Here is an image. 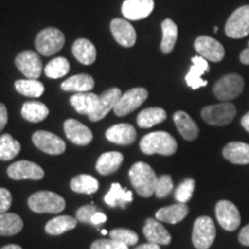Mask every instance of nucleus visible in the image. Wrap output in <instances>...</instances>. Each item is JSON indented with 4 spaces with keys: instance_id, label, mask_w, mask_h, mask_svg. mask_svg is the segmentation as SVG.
I'll return each instance as SVG.
<instances>
[{
    "instance_id": "4",
    "label": "nucleus",
    "mask_w": 249,
    "mask_h": 249,
    "mask_svg": "<svg viewBox=\"0 0 249 249\" xmlns=\"http://www.w3.org/2000/svg\"><path fill=\"white\" fill-rule=\"evenodd\" d=\"M35 45L40 54L49 57L55 54L64 48L65 36L57 28H46L37 35Z\"/></svg>"
},
{
    "instance_id": "49",
    "label": "nucleus",
    "mask_w": 249,
    "mask_h": 249,
    "mask_svg": "<svg viewBox=\"0 0 249 249\" xmlns=\"http://www.w3.org/2000/svg\"><path fill=\"white\" fill-rule=\"evenodd\" d=\"M135 249H160V245L148 242V244H143V245L138 246V247H135Z\"/></svg>"
},
{
    "instance_id": "33",
    "label": "nucleus",
    "mask_w": 249,
    "mask_h": 249,
    "mask_svg": "<svg viewBox=\"0 0 249 249\" xmlns=\"http://www.w3.org/2000/svg\"><path fill=\"white\" fill-rule=\"evenodd\" d=\"M76 225V218L71 216H58L46 223L45 232L51 235H60L62 233L75 229Z\"/></svg>"
},
{
    "instance_id": "35",
    "label": "nucleus",
    "mask_w": 249,
    "mask_h": 249,
    "mask_svg": "<svg viewBox=\"0 0 249 249\" xmlns=\"http://www.w3.org/2000/svg\"><path fill=\"white\" fill-rule=\"evenodd\" d=\"M21 114L30 123H39L49 116V108L40 102H27L23 104Z\"/></svg>"
},
{
    "instance_id": "24",
    "label": "nucleus",
    "mask_w": 249,
    "mask_h": 249,
    "mask_svg": "<svg viewBox=\"0 0 249 249\" xmlns=\"http://www.w3.org/2000/svg\"><path fill=\"white\" fill-rule=\"evenodd\" d=\"M98 98V96L92 92H77L71 96L70 102L77 113L89 116L97 107Z\"/></svg>"
},
{
    "instance_id": "25",
    "label": "nucleus",
    "mask_w": 249,
    "mask_h": 249,
    "mask_svg": "<svg viewBox=\"0 0 249 249\" xmlns=\"http://www.w3.org/2000/svg\"><path fill=\"white\" fill-rule=\"evenodd\" d=\"M124 161V156L121 152L110 151L101 155L96 164V170L102 176H110L120 169Z\"/></svg>"
},
{
    "instance_id": "23",
    "label": "nucleus",
    "mask_w": 249,
    "mask_h": 249,
    "mask_svg": "<svg viewBox=\"0 0 249 249\" xmlns=\"http://www.w3.org/2000/svg\"><path fill=\"white\" fill-rule=\"evenodd\" d=\"M225 160L233 164H249V144L244 142H230L223 149Z\"/></svg>"
},
{
    "instance_id": "8",
    "label": "nucleus",
    "mask_w": 249,
    "mask_h": 249,
    "mask_svg": "<svg viewBox=\"0 0 249 249\" xmlns=\"http://www.w3.org/2000/svg\"><path fill=\"white\" fill-rule=\"evenodd\" d=\"M148 91L144 88H134L130 89L121 95V97L116 107L113 108V112L118 117H124L127 114L132 113L134 110L141 107V105L147 101Z\"/></svg>"
},
{
    "instance_id": "14",
    "label": "nucleus",
    "mask_w": 249,
    "mask_h": 249,
    "mask_svg": "<svg viewBox=\"0 0 249 249\" xmlns=\"http://www.w3.org/2000/svg\"><path fill=\"white\" fill-rule=\"evenodd\" d=\"M15 65L27 79L37 80L43 71L42 60L34 51L21 52L15 59Z\"/></svg>"
},
{
    "instance_id": "52",
    "label": "nucleus",
    "mask_w": 249,
    "mask_h": 249,
    "mask_svg": "<svg viewBox=\"0 0 249 249\" xmlns=\"http://www.w3.org/2000/svg\"><path fill=\"white\" fill-rule=\"evenodd\" d=\"M107 230H102V234H107Z\"/></svg>"
},
{
    "instance_id": "6",
    "label": "nucleus",
    "mask_w": 249,
    "mask_h": 249,
    "mask_svg": "<svg viewBox=\"0 0 249 249\" xmlns=\"http://www.w3.org/2000/svg\"><path fill=\"white\" fill-rule=\"evenodd\" d=\"M245 88V80L238 74H227L218 80L213 86V95L219 101H231L241 95Z\"/></svg>"
},
{
    "instance_id": "16",
    "label": "nucleus",
    "mask_w": 249,
    "mask_h": 249,
    "mask_svg": "<svg viewBox=\"0 0 249 249\" xmlns=\"http://www.w3.org/2000/svg\"><path fill=\"white\" fill-rule=\"evenodd\" d=\"M154 0H124L121 12L128 20L138 21L148 18L154 11Z\"/></svg>"
},
{
    "instance_id": "26",
    "label": "nucleus",
    "mask_w": 249,
    "mask_h": 249,
    "mask_svg": "<svg viewBox=\"0 0 249 249\" xmlns=\"http://www.w3.org/2000/svg\"><path fill=\"white\" fill-rule=\"evenodd\" d=\"M105 203L111 208L119 207L121 209L126 208V203L133 201V193L128 189H124L120 183L114 182L111 185L110 191L104 197Z\"/></svg>"
},
{
    "instance_id": "10",
    "label": "nucleus",
    "mask_w": 249,
    "mask_h": 249,
    "mask_svg": "<svg viewBox=\"0 0 249 249\" xmlns=\"http://www.w3.org/2000/svg\"><path fill=\"white\" fill-rule=\"evenodd\" d=\"M216 217L219 225L226 231H235L241 223L238 208L230 201H219L216 204Z\"/></svg>"
},
{
    "instance_id": "9",
    "label": "nucleus",
    "mask_w": 249,
    "mask_h": 249,
    "mask_svg": "<svg viewBox=\"0 0 249 249\" xmlns=\"http://www.w3.org/2000/svg\"><path fill=\"white\" fill-rule=\"evenodd\" d=\"M225 33L231 38H244L249 35V5L233 12L226 22Z\"/></svg>"
},
{
    "instance_id": "46",
    "label": "nucleus",
    "mask_w": 249,
    "mask_h": 249,
    "mask_svg": "<svg viewBox=\"0 0 249 249\" xmlns=\"http://www.w3.org/2000/svg\"><path fill=\"white\" fill-rule=\"evenodd\" d=\"M238 239H239V242H240L241 245L249 247V224L248 225H246L244 229L241 230L240 233H239Z\"/></svg>"
},
{
    "instance_id": "38",
    "label": "nucleus",
    "mask_w": 249,
    "mask_h": 249,
    "mask_svg": "<svg viewBox=\"0 0 249 249\" xmlns=\"http://www.w3.org/2000/svg\"><path fill=\"white\" fill-rule=\"evenodd\" d=\"M44 71L50 79H60L70 71V62L66 58H54L46 65Z\"/></svg>"
},
{
    "instance_id": "15",
    "label": "nucleus",
    "mask_w": 249,
    "mask_h": 249,
    "mask_svg": "<svg viewBox=\"0 0 249 249\" xmlns=\"http://www.w3.org/2000/svg\"><path fill=\"white\" fill-rule=\"evenodd\" d=\"M121 90L119 88L107 89L99 96L97 107L91 114H89V119L91 121H99L103 118L107 117L108 112L112 111L116 107V104L121 97Z\"/></svg>"
},
{
    "instance_id": "12",
    "label": "nucleus",
    "mask_w": 249,
    "mask_h": 249,
    "mask_svg": "<svg viewBox=\"0 0 249 249\" xmlns=\"http://www.w3.org/2000/svg\"><path fill=\"white\" fill-rule=\"evenodd\" d=\"M194 48L201 57L213 62L222 61L225 57L224 46L209 36H200L195 39Z\"/></svg>"
},
{
    "instance_id": "45",
    "label": "nucleus",
    "mask_w": 249,
    "mask_h": 249,
    "mask_svg": "<svg viewBox=\"0 0 249 249\" xmlns=\"http://www.w3.org/2000/svg\"><path fill=\"white\" fill-rule=\"evenodd\" d=\"M8 121V114H7V108L2 103H0V132L5 128V126L7 124Z\"/></svg>"
},
{
    "instance_id": "11",
    "label": "nucleus",
    "mask_w": 249,
    "mask_h": 249,
    "mask_svg": "<svg viewBox=\"0 0 249 249\" xmlns=\"http://www.w3.org/2000/svg\"><path fill=\"white\" fill-rule=\"evenodd\" d=\"M33 142L39 150L49 155H61L66 150V143L53 133L38 130L34 133Z\"/></svg>"
},
{
    "instance_id": "27",
    "label": "nucleus",
    "mask_w": 249,
    "mask_h": 249,
    "mask_svg": "<svg viewBox=\"0 0 249 249\" xmlns=\"http://www.w3.org/2000/svg\"><path fill=\"white\" fill-rule=\"evenodd\" d=\"M189 213L186 203H177L170 207L161 208L156 213V219L169 224H178L186 218Z\"/></svg>"
},
{
    "instance_id": "18",
    "label": "nucleus",
    "mask_w": 249,
    "mask_h": 249,
    "mask_svg": "<svg viewBox=\"0 0 249 249\" xmlns=\"http://www.w3.org/2000/svg\"><path fill=\"white\" fill-rule=\"evenodd\" d=\"M64 130L67 139L76 145H88L92 141L91 130L75 119L65 121Z\"/></svg>"
},
{
    "instance_id": "17",
    "label": "nucleus",
    "mask_w": 249,
    "mask_h": 249,
    "mask_svg": "<svg viewBox=\"0 0 249 249\" xmlns=\"http://www.w3.org/2000/svg\"><path fill=\"white\" fill-rule=\"evenodd\" d=\"M111 33L114 39L121 46L124 48H132L136 43V31L128 21L124 18H114L110 24Z\"/></svg>"
},
{
    "instance_id": "2",
    "label": "nucleus",
    "mask_w": 249,
    "mask_h": 249,
    "mask_svg": "<svg viewBox=\"0 0 249 249\" xmlns=\"http://www.w3.org/2000/svg\"><path fill=\"white\" fill-rule=\"evenodd\" d=\"M130 182L138 194L142 197H150L155 194L157 177L150 165L143 161H138L129 170Z\"/></svg>"
},
{
    "instance_id": "40",
    "label": "nucleus",
    "mask_w": 249,
    "mask_h": 249,
    "mask_svg": "<svg viewBox=\"0 0 249 249\" xmlns=\"http://www.w3.org/2000/svg\"><path fill=\"white\" fill-rule=\"evenodd\" d=\"M195 189V181L193 179H186L180 183L178 188L176 189L174 197L180 203H187L192 198L193 193Z\"/></svg>"
},
{
    "instance_id": "1",
    "label": "nucleus",
    "mask_w": 249,
    "mask_h": 249,
    "mask_svg": "<svg viewBox=\"0 0 249 249\" xmlns=\"http://www.w3.org/2000/svg\"><path fill=\"white\" fill-rule=\"evenodd\" d=\"M140 149L145 155L172 156L177 152L178 143L172 135L166 132H152L143 136Z\"/></svg>"
},
{
    "instance_id": "3",
    "label": "nucleus",
    "mask_w": 249,
    "mask_h": 249,
    "mask_svg": "<svg viewBox=\"0 0 249 249\" xmlns=\"http://www.w3.org/2000/svg\"><path fill=\"white\" fill-rule=\"evenodd\" d=\"M30 210L36 213H59L66 208L64 197L53 192H37L28 198Z\"/></svg>"
},
{
    "instance_id": "30",
    "label": "nucleus",
    "mask_w": 249,
    "mask_h": 249,
    "mask_svg": "<svg viewBox=\"0 0 249 249\" xmlns=\"http://www.w3.org/2000/svg\"><path fill=\"white\" fill-rule=\"evenodd\" d=\"M161 31H163V38H161L160 50L164 54H169L173 51L177 43L178 27L171 18H166L161 23Z\"/></svg>"
},
{
    "instance_id": "48",
    "label": "nucleus",
    "mask_w": 249,
    "mask_h": 249,
    "mask_svg": "<svg viewBox=\"0 0 249 249\" xmlns=\"http://www.w3.org/2000/svg\"><path fill=\"white\" fill-rule=\"evenodd\" d=\"M240 61L244 65H249V42L248 46L240 53Z\"/></svg>"
},
{
    "instance_id": "31",
    "label": "nucleus",
    "mask_w": 249,
    "mask_h": 249,
    "mask_svg": "<svg viewBox=\"0 0 249 249\" xmlns=\"http://www.w3.org/2000/svg\"><path fill=\"white\" fill-rule=\"evenodd\" d=\"M166 112L161 107H148L141 111L138 116V124L141 128H150L166 120Z\"/></svg>"
},
{
    "instance_id": "7",
    "label": "nucleus",
    "mask_w": 249,
    "mask_h": 249,
    "mask_svg": "<svg viewBox=\"0 0 249 249\" xmlns=\"http://www.w3.org/2000/svg\"><path fill=\"white\" fill-rule=\"evenodd\" d=\"M201 116L205 123L213 126H225L232 123L236 116V107L232 103H220L204 107Z\"/></svg>"
},
{
    "instance_id": "53",
    "label": "nucleus",
    "mask_w": 249,
    "mask_h": 249,
    "mask_svg": "<svg viewBox=\"0 0 249 249\" xmlns=\"http://www.w3.org/2000/svg\"><path fill=\"white\" fill-rule=\"evenodd\" d=\"M213 31H214V33H217V31H218V27H214V28H213Z\"/></svg>"
},
{
    "instance_id": "28",
    "label": "nucleus",
    "mask_w": 249,
    "mask_h": 249,
    "mask_svg": "<svg viewBox=\"0 0 249 249\" xmlns=\"http://www.w3.org/2000/svg\"><path fill=\"white\" fill-rule=\"evenodd\" d=\"M71 51H73L76 60L83 65H92L96 60V55H97L95 45L86 38L76 39L74 42Z\"/></svg>"
},
{
    "instance_id": "19",
    "label": "nucleus",
    "mask_w": 249,
    "mask_h": 249,
    "mask_svg": "<svg viewBox=\"0 0 249 249\" xmlns=\"http://www.w3.org/2000/svg\"><path fill=\"white\" fill-rule=\"evenodd\" d=\"M193 66L191 67L186 75L187 86L191 87L192 89H198L208 85V81L202 79V75L209 71V64L207 59L201 55H196L192 59Z\"/></svg>"
},
{
    "instance_id": "43",
    "label": "nucleus",
    "mask_w": 249,
    "mask_h": 249,
    "mask_svg": "<svg viewBox=\"0 0 249 249\" xmlns=\"http://www.w3.org/2000/svg\"><path fill=\"white\" fill-rule=\"evenodd\" d=\"M97 208L93 204H88L81 207L79 210L76 211V219L77 222L81 223H90L93 214L97 213Z\"/></svg>"
},
{
    "instance_id": "51",
    "label": "nucleus",
    "mask_w": 249,
    "mask_h": 249,
    "mask_svg": "<svg viewBox=\"0 0 249 249\" xmlns=\"http://www.w3.org/2000/svg\"><path fill=\"white\" fill-rule=\"evenodd\" d=\"M0 249H22V248H21L20 246H18V245H7V246H5V247H2Z\"/></svg>"
},
{
    "instance_id": "36",
    "label": "nucleus",
    "mask_w": 249,
    "mask_h": 249,
    "mask_svg": "<svg viewBox=\"0 0 249 249\" xmlns=\"http://www.w3.org/2000/svg\"><path fill=\"white\" fill-rule=\"evenodd\" d=\"M21 144L13 136L4 134L0 136V160H11L20 154Z\"/></svg>"
},
{
    "instance_id": "29",
    "label": "nucleus",
    "mask_w": 249,
    "mask_h": 249,
    "mask_svg": "<svg viewBox=\"0 0 249 249\" xmlns=\"http://www.w3.org/2000/svg\"><path fill=\"white\" fill-rule=\"evenodd\" d=\"M95 87V81L92 76L88 74H79V75L71 76L70 79L61 83V89L64 91L74 92H88Z\"/></svg>"
},
{
    "instance_id": "13",
    "label": "nucleus",
    "mask_w": 249,
    "mask_h": 249,
    "mask_svg": "<svg viewBox=\"0 0 249 249\" xmlns=\"http://www.w3.org/2000/svg\"><path fill=\"white\" fill-rule=\"evenodd\" d=\"M7 174L11 179L14 180H40L44 178V170L33 161L18 160L7 169Z\"/></svg>"
},
{
    "instance_id": "32",
    "label": "nucleus",
    "mask_w": 249,
    "mask_h": 249,
    "mask_svg": "<svg viewBox=\"0 0 249 249\" xmlns=\"http://www.w3.org/2000/svg\"><path fill=\"white\" fill-rule=\"evenodd\" d=\"M23 229V220L15 213H0V235L11 236L20 233Z\"/></svg>"
},
{
    "instance_id": "44",
    "label": "nucleus",
    "mask_w": 249,
    "mask_h": 249,
    "mask_svg": "<svg viewBox=\"0 0 249 249\" xmlns=\"http://www.w3.org/2000/svg\"><path fill=\"white\" fill-rule=\"evenodd\" d=\"M12 205V194L8 189L0 188V213H7Z\"/></svg>"
},
{
    "instance_id": "22",
    "label": "nucleus",
    "mask_w": 249,
    "mask_h": 249,
    "mask_svg": "<svg viewBox=\"0 0 249 249\" xmlns=\"http://www.w3.org/2000/svg\"><path fill=\"white\" fill-rule=\"evenodd\" d=\"M173 120L180 135L187 141H194L198 138L200 129L188 113L183 111H177L173 116Z\"/></svg>"
},
{
    "instance_id": "21",
    "label": "nucleus",
    "mask_w": 249,
    "mask_h": 249,
    "mask_svg": "<svg viewBox=\"0 0 249 249\" xmlns=\"http://www.w3.org/2000/svg\"><path fill=\"white\" fill-rule=\"evenodd\" d=\"M136 130L129 124H118L110 127L105 133L108 141L120 145H128L136 140Z\"/></svg>"
},
{
    "instance_id": "37",
    "label": "nucleus",
    "mask_w": 249,
    "mask_h": 249,
    "mask_svg": "<svg viewBox=\"0 0 249 249\" xmlns=\"http://www.w3.org/2000/svg\"><path fill=\"white\" fill-rule=\"evenodd\" d=\"M15 89L21 95L27 96V97L38 98L44 93V86L38 80L27 79V80H18L15 82Z\"/></svg>"
},
{
    "instance_id": "47",
    "label": "nucleus",
    "mask_w": 249,
    "mask_h": 249,
    "mask_svg": "<svg viewBox=\"0 0 249 249\" xmlns=\"http://www.w3.org/2000/svg\"><path fill=\"white\" fill-rule=\"evenodd\" d=\"M107 220V217L105 216L104 213H96L95 214H93L92 218H91V224H93V225H99V224H103L105 223Z\"/></svg>"
},
{
    "instance_id": "41",
    "label": "nucleus",
    "mask_w": 249,
    "mask_h": 249,
    "mask_svg": "<svg viewBox=\"0 0 249 249\" xmlns=\"http://www.w3.org/2000/svg\"><path fill=\"white\" fill-rule=\"evenodd\" d=\"M173 191V180L169 174H165L157 179V183H156L155 188V195L157 197L163 198L166 197L171 192Z\"/></svg>"
},
{
    "instance_id": "39",
    "label": "nucleus",
    "mask_w": 249,
    "mask_h": 249,
    "mask_svg": "<svg viewBox=\"0 0 249 249\" xmlns=\"http://www.w3.org/2000/svg\"><path fill=\"white\" fill-rule=\"evenodd\" d=\"M110 238L120 241L127 246H135L139 241V235L132 230L114 229L110 232Z\"/></svg>"
},
{
    "instance_id": "5",
    "label": "nucleus",
    "mask_w": 249,
    "mask_h": 249,
    "mask_svg": "<svg viewBox=\"0 0 249 249\" xmlns=\"http://www.w3.org/2000/svg\"><path fill=\"white\" fill-rule=\"evenodd\" d=\"M216 239V227L210 217L202 216L195 220L192 240L196 249H209Z\"/></svg>"
},
{
    "instance_id": "42",
    "label": "nucleus",
    "mask_w": 249,
    "mask_h": 249,
    "mask_svg": "<svg viewBox=\"0 0 249 249\" xmlns=\"http://www.w3.org/2000/svg\"><path fill=\"white\" fill-rule=\"evenodd\" d=\"M90 249H128V246L113 239H99L92 242Z\"/></svg>"
},
{
    "instance_id": "20",
    "label": "nucleus",
    "mask_w": 249,
    "mask_h": 249,
    "mask_svg": "<svg viewBox=\"0 0 249 249\" xmlns=\"http://www.w3.org/2000/svg\"><path fill=\"white\" fill-rule=\"evenodd\" d=\"M143 234L147 238L148 242L156 245L167 246L171 244V234L163 226V224L157 222V219L149 218L143 227Z\"/></svg>"
},
{
    "instance_id": "34",
    "label": "nucleus",
    "mask_w": 249,
    "mask_h": 249,
    "mask_svg": "<svg viewBox=\"0 0 249 249\" xmlns=\"http://www.w3.org/2000/svg\"><path fill=\"white\" fill-rule=\"evenodd\" d=\"M99 182L89 174H79L71 181V189L79 194H93L98 191Z\"/></svg>"
},
{
    "instance_id": "50",
    "label": "nucleus",
    "mask_w": 249,
    "mask_h": 249,
    "mask_svg": "<svg viewBox=\"0 0 249 249\" xmlns=\"http://www.w3.org/2000/svg\"><path fill=\"white\" fill-rule=\"evenodd\" d=\"M241 124H242V127H244V128L249 133V112H248V113H246L244 117H242Z\"/></svg>"
}]
</instances>
